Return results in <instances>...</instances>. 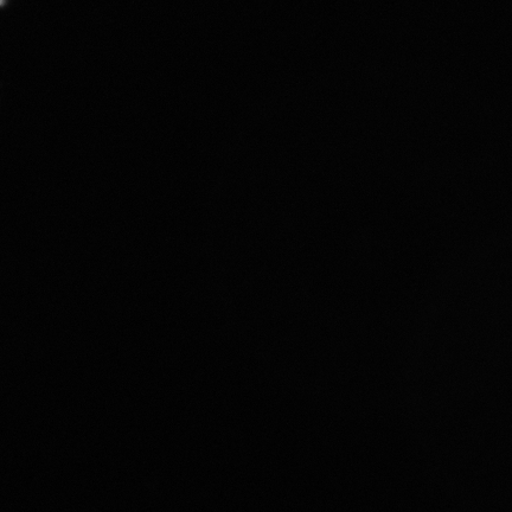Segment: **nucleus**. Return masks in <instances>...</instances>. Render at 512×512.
<instances>
[{
    "instance_id": "f257e3e1",
    "label": "nucleus",
    "mask_w": 512,
    "mask_h": 512,
    "mask_svg": "<svg viewBox=\"0 0 512 512\" xmlns=\"http://www.w3.org/2000/svg\"><path fill=\"white\" fill-rule=\"evenodd\" d=\"M2 3H3V0H0V4H2Z\"/></svg>"
}]
</instances>
